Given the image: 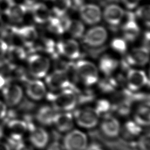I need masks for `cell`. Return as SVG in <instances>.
Instances as JSON below:
<instances>
[{
  "mask_svg": "<svg viewBox=\"0 0 150 150\" xmlns=\"http://www.w3.org/2000/svg\"><path fill=\"white\" fill-rule=\"evenodd\" d=\"M28 131L26 121L16 118L8 119L3 128L4 137L9 145H15L23 142L22 140Z\"/></svg>",
  "mask_w": 150,
  "mask_h": 150,
  "instance_id": "6da1fadb",
  "label": "cell"
},
{
  "mask_svg": "<svg viewBox=\"0 0 150 150\" xmlns=\"http://www.w3.org/2000/svg\"><path fill=\"white\" fill-rule=\"evenodd\" d=\"M75 90L71 88L63 90L56 94H52L49 98L56 111L68 112L73 110L77 103V96Z\"/></svg>",
  "mask_w": 150,
  "mask_h": 150,
  "instance_id": "7a4b0ae2",
  "label": "cell"
},
{
  "mask_svg": "<svg viewBox=\"0 0 150 150\" xmlns=\"http://www.w3.org/2000/svg\"><path fill=\"white\" fill-rule=\"evenodd\" d=\"M75 64L79 77L84 84L91 86L98 81V70L92 62L81 60L78 61Z\"/></svg>",
  "mask_w": 150,
  "mask_h": 150,
  "instance_id": "3957f363",
  "label": "cell"
},
{
  "mask_svg": "<svg viewBox=\"0 0 150 150\" xmlns=\"http://www.w3.org/2000/svg\"><path fill=\"white\" fill-rule=\"evenodd\" d=\"M2 100L8 108L18 105L23 97L22 88L18 84H7L1 90Z\"/></svg>",
  "mask_w": 150,
  "mask_h": 150,
  "instance_id": "277c9868",
  "label": "cell"
},
{
  "mask_svg": "<svg viewBox=\"0 0 150 150\" xmlns=\"http://www.w3.org/2000/svg\"><path fill=\"white\" fill-rule=\"evenodd\" d=\"M65 150H85L87 146V138L82 131L73 129L69 131L63 139Z\"/></svg>",
  "mask_w": 150,
  "mask_h": 150,
  "instance_id": "5b68a950",
  "label": "cell"
},
{
  "mask_svg": "<svg viewBox=\"0 0 150 150\" xmlns=\"http://www.w3.org/2000/svg\"><path fill=\"white\" fill-rule=\"evenodd\" d=\"M28 63L30 74L36 79L45 77L50 67L49 59L39 54L31 55L28 59Z\"/></svg>",
  "mask_w": 150,
  "mask_h": 150,
  "instance_id": "8992f818",
  "label": "cell"
},
{
  "mask_svg": "<svg viewBox=\"0 0 150 150\" xmlns=\"http://www.w3.org/2000/svg\"><path fill=\"white\" fill-rule=\"evenodd\" d=\"M99 116L95 110L91 107H84L77 110L73 118L77 124L85 128H92L96 126Z\"/></svg>",
  "mask_w": 150,
  "mask_h": 150,
  "instance_id": "52a82bcc",
  "label": "cell"
},
{
  "mask_svg": "<svg viewBox=\"0 0 150 150\" xmlns=\"http://www.w3.org/2000/svg\"><path fill=\"white\" fill-rule=\"evenodd\" d=\"M45 81L48 87L53 91L73 87L63 70H56L46 76Z\"/></svg>",
  "mask_w": 150,
  "mask_h": 150,
  "instance_id": "ba28073f",
  "label": "cell"
},
{
  "mask_svg": "<svg viewBox=\"0 0 150 150\" xmlns=\"http://www.w3.org/2000/svg\"><path fill=\"white\" fill-rule=\"evenodd\" d=\"M148 83V79L145 72L141 70L130 69L127 76V84L130 91H135Z\"/></svg>",
  "mask_w": 150,
  "mask_h": 150,
  "instance_id": "9c48e42d",
  "label": "cell"
},
{
  "mask_svg": "<svg viewBox=\"0 0 150 150\" xmlns=\"http://www.w3.org/2000/svg\"><path fill=\"white\" fill-rule=\"evenodd\" d=\"M107 38V32L102 26H95L88 30L84 36V42L91 46H98L103 44Z\"/></svg>",
  "mask_w": 150,
  "mask_h": 150,
  "instance_id": "30bf717a",
  "label": "cell"
},
{
  "mask_svg": "<svg viewBox=\"0 0 150 150\" xmlns=\"http://www.w3.org/2000/svg\"><path fill=\"white\" fill-rule=\"evenodd\" d=\"M80 15L87 24L94 25L101 20V12L100 8L94 4H86L80 8Z\"/></svg>",
  "mask_w": 150,
  "mask_h": 150,
  "instance_id": "8fae6325",
  "label": "cell"
},
{
  "mask_svg": "<svg viewBox=\"0 0 150 150\" xmlns=\"http://www.w3.org/2000/svg\"><path fill=\"white\" fill-rule=\"evenodd\" d=\"M57 52L70 59H76L80 56V47L73 39H67L56 44Z\"/></svg>",
  "mask_w": 150,
  "mask_h": 150,
  "instance_id": "7c38bea8",
  "label": "cell"
},
{
  "mask_svg": "<svg viewBox=\"0 0 150 150\" xmlns=\"http://www.w3.org/2000/svg\"><path fill=\"white\" fill-rule=\"evenodd\" d=\"M28 130L30 131L29 140L35 147L42 149L46 146L49 141V134L44 128L31 126Z\"/></svg>",
  "mask_w": 150,
  "mask_h": 150,
  "instance_id": "4fadbf2b",
  "label": "cell"
},
{
  "mask_svg": "<svg viewBox=\"0 0 150 150\" xmlns=\"http://www.w3.org/2000/svg\"><path fill=\"white\" fill-rule=\"evenodd\" d=\"M46 87L44 83L39 80L29 81L26 87L28 97L35 101L42 99L46 94Z\"/></svg>",
  "mask_w": 150,
  "mask_h": 150,
  "instance_id": "5bb4252c",
  "label": "cell"
},
{
  "mask_svg": "<svg viewBox=\"0 0 150 150\" xmlns=\"http://www.w3.org/2000/svg\"><path fill=\"white\" fill-rule=\"evenodd\" d=\"M53 124L57 129L60 132L69 131L74 125L73 115L69 111L57 113L54 117Z\"/></svg>",
  "mask_w": 150,
  "mask_h": 150,
  "instance_id": "9a60e30c",
  "label": "cell"
},
{
  "mask_svg": "<svg viewBox=\"0 0 150 150\" xmlns=\"http://www.w3.org/2000/svg\"><path fill=\"white\" fill-rule=\"evenodd\" d=\"M127 60L131 64L144 66L149 60V51L146 47L133 49L127 55Z\"/></svg>",
  "mask_w": 150,
  "mask_h": 150,
  "instance_id": "2e32d148",
  "label": "cell"
},
{
  "mask_svg": "<svg viewBox=\"0 0 150 150\" xmlns=\"http://www.w3.org/2000/svg\"><path fill=\"white\" fill-rule=\"evenodd\" d=\"M124 11L118 5L111 4L108 5L104 9L103 16L105 21L111 25H117L123 16Z\"/></svg>",
  "mask_w": 150,
  "mask_h": 150,
  "instance_id": "e0dca14e",
  "label": "cell"
},
{
  "mask_svg": "<svg viewBox=\"0 0 150 150\" xmlns=\"http://www.w3.org/2000/svg\"><path fill=\"white\" fill-rule=\"evenodd\" d=\"M101 129L106 136L114 138L120 134V124L115 117L108 115L104 117L101 124Z\"/></svg>",
  "mask_w": 150,
  "mask_h": 150,
  "instance_id": "ac0fdd59",
  "label": "cell"
},
{
  "mask_svg": "<svg viewBox=\"0 0 150 150\" xmlns=\"http://www.w3.org/2000/svg\"><path fill=\"white\" fill-rule=\"evenodd\" d=\"M32 13L35 21L38 23H43L49 21L52 17L50 9L43 3L38 2L33 5Z\"/></svg>",
  "mask_w": 150,
  "mask_h": 150,
  "instance_id": "d6986e66",
  "label": "cell"
},
{
  "mask_svg": "<svg viewBox=\"0 0 150 150\" xmlns=\"http://www.w3.org/2000/svg\"><path fill=\"white\" fill-rule=\"evenodd\" d=\"M56 114V111L53 107L44 105L42 106L38 110L36 114V118L41 124L43 125H50L53 124Z\"/></svg>",
  "mask_w": 150,
  "mask_h": 150,
  "instance_id": "ffe728a7",
  "label": "cell"
},
{
  "mask_svg": "<svg viewBox=\"0 0 150 150\" xmlns=\"http://www.w3.org/2000/svg\"><path fill=\"white\" fill-rule=\"evenodd\" d=\"M15 31L19 38L27 45H32L38 38V32L32 26H25Z\"/></svg>",
  "mask_w": 150,
  "mask_h": 150,
  "instance_id": "44dd1931",
  "label": "cell"
},
{
  "mask_svg": "<svg viewBox=\"0 0 150 150\" xmlns=\"http://www.w3.org/2000/svg\"><path fill=\"white\" fill-rule=\"evenodd\" d=\"M26 12V8L25 5L16 3L11 4L6 10L8 17L14 22H19L21 21Z\"/></svg>",
  "mask_w": 150,
  "mask_h": 150,
  "instance_id": "7402d4cb",
  "label": "cell"
},
{
  "mask_svg": "<svg viewBox=\"0 0 150 150\" xmlns=\"http://www.w3.org/2000/svg\"><path fill=\"white\" fill-rule=\"evenodd\" d=\"M122 29L124 39L128 41H134L139 34L140 29L135 20L124 24Z\"/></svg>",
  "mask_w": 150,
  "mask_h": 150,
  "instance_id": "603a6c76",
  "label": "cell"
},
{
  "mask_svg": "<svg viewBox=\"0 0 150 150\" xmlns=\"http://www.w3.org/2000/svg\"><path fill=\"white\" fill-rule=\"evenodd\" d=\"M117 66V60L108 56H103L99 62L100 70L106 76L111 75L116 70Z\"/></svg>",
  "mask_w": 150,
  "mask_h": 150,
  "instance_id": "cb8c5ba5",
  "label": "cell"
},
{
  "mask_svg": "<svg viewBox=\"0 0 150 150\" xmlns=\"http://www.w3.org/2000/svg\"><path fill=\"white\" fill-rule=\"evenodd\" d=\"M149 108L146 106L140 107L134 115V121L140 126H148L149 125Z\"/></svg>",
  "mask_w": 150,
  "mask_h": 150,
  "instance_id": "d4e9b609",
  "label": "cell"
},
{
  "mask_svg": "<svg viewBox=\"0 0 150 150\" xmlns=\"http://www.w3.org/2000/svg\"><path fill=\"white\" fill-rule=\"evenodd\" d=\"M53 11L57 17L60 18L65 15L71 6V0H52Z\"/></svg>",
  "mask_w": 150,
  "mask_h": 150,
  "instance_id": "484cf974",
  "label": "cell"
},
{
  "mask_svg": "<svg viewBox=\"0 0 150 150\" xmlns=\"http://www.w3.org/2000/svg\"><path fill=\"white\" fill-rule=\"evenodd\" d=\"M141 126L134 121H127L124 125L123 132L124 135L128 138H133L138 135L141 132Z\"/></svg>",
  "mask_w": 150,
  "mask_h": 150,
  "instance_id": "4316f807",
  "label": "cell"
},
{
  "mask_svg": "<svg viewBox=\"0 0 150 150\" xmlns=\"http://www.w3.org/2000/svg\"><path fill=\"white\" fill-rule=\"evenodd\" d=\"M71 36L75 38L81 37L84 32V27L81 22L79 20H70L67 30Z\"/></svg>",
  "mask_w": 150,
  "mask_h": 150,
  "instance_id": "83f0119b",
  "label": "cell"
},
{
  "mask_svg": "<svg viewBox=\"0 0 150 150\" xmlns=\"http://www.w3.org/2000/svg\"><path fill=\"white\" fill-rule=\"evenodd\" d=\"M9 57L13 61H21L25 59L26 53L23 48L19 46H12L8 47L7 51Z\"/></svg>",
  "mask_w": 150,
  "mask_h": 150,
  "instance_id": "f1b7e54d",
  "label": "cell"
},
{
  "mask_svg": "<svg viewBox=\"0 0 150 150\" xmlns=\"http://www.w3.org/2000/svg\"><path fill=\"white\" fill-rule=\"evenodd\" d=\"M47 22L48 29L50 32L57 35L62 34L64 32L59 18L52 16Z\"/></svg>",
  "mask_w": 150,
  "mask_h": 150,
  "instance_id": "f546056e",
  "label": "cell"
},
{
  "mask_svg": "<svg viewBox=\"0 0 150 150\" xmlns=\"http://www.w3.org/2000/svg\"><path fill=\"white\" fill-rule=\"evenodd\" d=\"M111 107V104L107 100H100L97 103L96 108L94 109L99 117L103 115L105 117L108 115V112L110 111Z\"/></svg>",
  "mask_w": 150,
  "mask_h": 150,
  "instance_id": "4dcf8cb0",
  "label": "cell"
},
{
  "mask_svg": "<svg viewBox=\"0 0 150 150\" xmlns=\"http://www.w3.org/2000/svg\"><path fill=\"white\" fill-rule=\"evenodd\" d=\"M150 7L149 5H145L139 7L136 11V15L141 19L145 22L148 26L149 24Z\"/></svg>",
  "mask_w": 150,
  "mask_h": 150,
  "instance_id": "1f68e13d",
  "label": "cell"
},
{
  "mask_svg": "<svg viewBox=\"0 0 150 150\" xmlns=\"http://www.w3.org/2000/svg\"><path fill=\"white\" fill-rule=\"evenodd\" d=\"M111 46L113 50L121 53H124L127 48L126 41L121 38L114 39L111 42Z\"/></svg>",
  "mask_w": 150,
  "mask_h": 150,
  "instance_id": "d6a6232c",
  "label": "cell"
},
{
  "mask_svg": "<svg viewBox=\"0 0 150 150\" xmlns=\"http://www.w3.org/2000/svg\"><path fill=\"white\" fill-rule=\"evenodd\" d=\"M149 134H145L142 135L138 141V146L140 150H149Z\"/></svg>",
  "mask_w": 150,
  "mask_h": 150,
  "instance_id": "836d02e7",
  "label": "cell"
},
{
  "mask_svg": "<svg viewBox=\"0 0 150 150\" xmlns=\"http://www.w3.org/2000/svg\"><path fill=\"white\" fill-rule=\"evenodd\" d=\"M8 111V107L5 103L0 99V122L4 121Z\"/></svg>",
  "mask_w": 150,
  "mask_h": 150,
  "instance_id": "e575fe53",
  "label": "cell"
},
{
  "mask_svg": "<svg viewBox=\"0 0 150 150\" xmlns=\"http://www.w3.org/2000/svg\"><path fill=\"white\" fill-rule=\"evenodd\" d=\"M8 49V44L4 40L0 39V59H2L7 53Z\"/></svg>",
  "mask_w": 150,
  "mask_h": 150,
  "instance_id": "d590c367",
  "label": "cell"
},
{
  "mask_svg": "<svg viewBox=\"0 0 150 150\" xmlns=\"http://www.w3.org/2000/svg\"><path fill=\"white\" fill-rule=\"evenodd\" d=\"M124 5L128 9H133L135 8L140 0H122Z\"/></svg>",
  "mask_w": 150,
  "mask_h": 150,
  "instance_id": "8d00e7d4",
  "label": "cell"
},
{
  "mask_svg": "<svg viewBox=\"0 0 150 150\" xmlns=\"http://www.w3.org/2000/svg\"><path fill=\"white\" fill-rule=\"evenodd\" d=\"M63 146L59 142L54 141L47 148V150H63Z\"/></svg>",
  "mask_w": 150,
  "mask_h": 150,
  "instance_id": "74e56055",
  "label": "cell"
},
{
  "mask_svg": "<svg viewBox=\"0 0 150 150\" xmlns=\"http://www.w3.org/2000/svg\"><path fill=\"white\" fill-rule=\"evenodd\" d=\"M15 146L16 147L15 150H33L32 148L30 145L25 144L23 142L17 144Z\"/></svg>",
  "mask_w": 150,
  "mask_h": 150,
  "instance_id": "f35d334b",
  "label": "cell"
},
{
  "mask_svg": "<svg viewBox=\"0 0 150 150\" xmlns=\"http://www.w3.org/2000/svg\"><path fill=\"white\" fill-rule=\"evenodd\" d=\"M0 150H12V148L6 141L0 140Z\"/></svg>",
  "mask_w": 150,
  "mask_h": 150,
  "instance_id": "ab89813d",
  "label": "cell"
},
{
  "mask_svg": "<svg viewBox=\"0 0 150 150\" xmlns=\"http://www.w3.org/2000/svg\"><path fill=\"white\" fill-rule=\"evenodd\" d=\"M85 150H103V149L98 144L93 143L89 145L88 146H87Z\"/></svg>",
  "mask_w": 150,
  "mask_h": 150,
  "instance_id": "60d3db41",
  "label": "cell"
},
{
  "mask_svg": "<svg viewBox=\"0 0 150 150\" xmlns=\"http://www.w3.org/2000/svg\"><path fill=\"white\" fill-rule=\"evenodd\" d=\"M7 81L4 75L0 74V91H1L7 84Z\"/></svg>",
  "mask_w": 150,
  "mask_h": 150,
  "instance_id": "b9f144b4",
  "label": "cell"
},
{
  "mask_svg": "<svg viewBox=\"0 0 150 150\" xmlns=\"http://www.w3.org/2000/svg\"><path fill=\"white\" fill-rule=\"evenodd\" d=\"M3 26H4V21L2 17L0 16V30L2 29Z\"/></svg>",
  "mask_w": 150,
  "mask_h": 150,
  "instance_id": "7bdbcfd3",
  "label": "cell"
}]
</instances>
